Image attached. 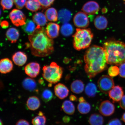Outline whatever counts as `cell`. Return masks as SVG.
<instances>
[{
    "label": "cell",
    "instance_id": "cell-32",
    "mask_svg": "<svg viewBox=\"0 0 125 125\" xmlns=\"http://www.w3.org/2000/svg\"><path fill=\"white\" fill-rule=\"evenodd\" d=\"M73 32V26L71 24L65 23L62 25L61 28V32L63 36L68 37L71 35Z\"/></svg>",
    "mask_w": 125,
    "mask_h": 125
},
{
    "label": "cell",
    "instance_id": "cell-3",
    "mask_svg": "<svg viewBox=\"0 0 125 125\" xmlns=\"http://www.w3.org/2000/svg\"><path fill=\"white\" fill-rule=\"evenodd\" d=\"M107 63L118 66L125 62V44L118 41H110L104 43Z\"/></svg>",
    "mask_w": 125,
    "mask_h": 125
},
{
    "label": "cell",
    "instance_id": "cell-10",
    "mask_svg": "<svg viewBox=\"0 0 125 125\" xmlns=\"http://www.w3.org/2000/svg\"><path fill=\"white\" fill-rule=\"evenodd\" d=\"M40 64L36 62H31L26 65L24 71L28 76L32 78L36 77L40 74Z\"/></svg>",
    "mask_w": 125,
    "mask_h": 125
},
{
    "label": "cell",
    "instance_id": "cell-20",
    "mask_svg": "<svg viewBox=\"0 0 125 125\" xmlns=\"http://www.w3.org/2000/svg\"><path fill=\"white\" fill-rule=\"evenodd\" d=\"M40 99L35 96L30 97L26 102V106L28 109L31 111L37 110L40 107Z\"/></svg>",
    "mask_w": 125,
    "mask_h": 125
},
{
    "label": "cell",
    "instance_id": "cell-42",
    "mask_svg": "<svg viewBox=\"0 0 125 125\" xmlns=\"http://www.w3.org/2000/svg\"><path fill=\"white\" fill-rule=\"evenodd\" d=\"M0 25L3 29H6L9 27V23L7 21H3L1 22Z\"/></svg>",
    "mask_w": 125,
    "mask_h": 125
},
{
    "label": "cell",
    "instance_id": "cell-37",
    "mask_svg": "<svg viewBox=\"0 0 125 125\" xmlns=\"http://www.w3.org/2000/svg\"><path fill=\"white\" fill-rule=\"evenodd\" d=\"M14 2L17 8L21 9L24 7L26 2V0H14Z\"/></svg>",
    "mask_w": 125,
    "mask_h": 125
},
{
    "label": "cell",
    "instance_id": "cell-47",
    "mask_svg": "<svg viewBox=\"0 0 125 125\" xmlns=\"http://www.w3.org/2000/svg\"><path fill=\"white\" fill-rule=\"evenodd\" d=\"M1 15V11L0 9V16Z\"/></svg>",
    "mask_w": 125,
    "mask_h": 125
},
{
    "label": "cell",
    "instance_id": "cell-7",
    "mask_svg": "<svg viewBox=\"0 0 125 125\" xmlns=\"http://www.w3.org/2000/svg\"><path fill=\"white\" fill-rule=\"evenodd\" d=\"M9 18L13 24L17 27L25 24L26 17L21 10L14 9L9 14Z\"/></svg>",
    "mask_w": 125,
    "mask_h": 125
},
{
    "label": "cell",
    "instance_id": "cell-18",
    "mask_svg": "<svg viewBox=\"0 0 125 125\" xmlns=\"http://www.w3.org/2000/svg\"><path fill=\"white\" fill-rule=\"evenodd\" d=\"M22 85L23 88L30 92L37 90V85L36 81L32 78H27L23 81Z\"/></svg>",
    "mask_w": 125,
    "mask_h": 125
},
{
    "label": "cell",
    "instance_id": "cell-19",
    "mask_svg": "<svg viewBox=\"0 0 125 125\" xmlns=\"http://www.w3.org/2000/svg\"><path fill=\"white\" fill-rule=\"evenodd\" d=\"M32 20L37 25V26L40 27L45 26L48 20L45 15L40 12L35 14L32 17Z\"/></svg>",
    "mask_w": 125,
    "mask_h": 125
},
{
    "label": "cell",
    "instance_id": "cell-15",
    "mask_svg": "<svg viewBox=\"0 0 125 125\" xmlns=\"http://www.w3.org/2000/svg\"><path fill=\"white\" fill-rule=\"evenodd\" d=\"M13 65L11 61L8 58H4L0 60V73L6 74L13 69Z\"/></svg>",
    "mask_w": 125,
    "mask_h": 125
},
{
    "label": "cell",
    "instance_id": "cell-49",
    "mask_svg": "<svg viewBox=\"0 0 125 125\" xmlns=\"http://www.w3.org/2000/svg\"><path fill=\"white\" fill-rule=\"evenodd\" d=\"M124 1H125V0H124Z\"/></svg>",
    "mask_w": 125,
    "mask_h": 125
},
{
    "label": "cell",
    "instance_id": "cell-44",
    "mask_svg": "<svg viewBox=\"0 0 125 125\" xmlns=\"http://www.w3.org/2000/svg\"><path fill=\"white\" fill-rule=\"evenodd\" d=\"M70 99L72 101H77V98L74 95H71L70 96Z\"/></svg>",
    "mask_w": 125,
    "mask_h": 125
},
{
    "label": "cell",
    "instance_id": "cell-12",
    "mask_svg": "<svg viewBox=\"0 0 125 125\" xmlns=\"http://www.w3.org/2000/svg\"><path fill=\"white\" fill-rule=\"evenodd\" d=\"M109 96L113 103L118 102L120 101L124 95L122 87L119 85L114 86L109 92Z\"/></svg>",
    "mask_w": 125,
    "mask_h": 125
},
{
    "label": "cell",
    "instance_id": "cell-34",
    "mask_svg": "<svg viewBox=\"0 0 125 125\" xmlns=\"http://www.w3.org/2000/svg\"><path fill=\"white\" fill-rule=\"evenodd\" d=\"M13 0H1L0 4L3 10L11 9L13 5Z\"/></svg>",
    "mask_w": 125,
    "mask_h": 125
},
{
    "label": "cell",
    "instance_id": "cell-46",
    "mask_svg": "<svg viewBox=\"0 0 125 125\" xmlns=\"http://www.w3.org/2000/svg\"><path fill=\"white\" fill-rule=\"evenodd\" d=\"M3 125V123L2 122V121H1V120L0 119V125Z\"/></svg>",
    "mask_w": 125,
    "mask_h": 125
},
{
    "label": "cell",
    "instance_id": "cell-14",
    "mask_svg": "<svg viewBox=\"0 0 125 125\" xmlns=\"http://www.w3.org/2000/svg\"><path fill=\"white\" fill-rule=\"evenodd\" d=\"M54 91L56 96L61 99L67 97L69 93V90L66 86L60 83L55 86Z\"/></svg>",
    "mask_w": 125,
    "mask_h": 125
},
{
    "label": "cell",
    "instance_id": "cell-38",
    "mask_svg": "<svg viewBox=\"0 0 125 125\" xmlns=\"http://www.w3.org/2000/svg\"><path fill=\"white\" fill-rule=\"evenodd\" d=\"M119 71L120 76L122 78H125V62L120 65Z\"/></svg>",
    "mask_w": 125,
    "mask_h": 125
},
{
    "label": "cell",
    "instance_id": "cell-45",
    "mask_svg": "<svg viewBox=\"0 0 125 125\" xmlns=\"http://www.w3.org/2000/svg\"><path fill=\"white\" fill-rule=\"evenodd\" d=\"M122 119L123 121L125 123V112L123 114Z\"/></svg>",
    "mask_w": 125,
    "mask_h": 125
},
{
    "label": "cell",
    "instance_id": "cell-16",
    "mask_svg": "<svg viewBox=\"0 0 125 125\" xmlns=\"http://www.w3.org/2000/svg\"><path fill=\"white\" fill-rule=\"evenodd\" d=\"M27 55L22 52L18 51L15 53L12 56V60L16 65L21 66L27 62Z\"/></svg>",
    "mask_w": 125,
    "mask_h": 125
},
{
    "label": "cell",
    "instance_id": "cell-13",
    "mask_svg": "<svg viewBox=\"0 0 125 125\" xmlns=\"http://www.w3.org/2000/svg\"><path fill=\"white\" fill-rule=\"evenodd\" d=\"M60 26L58 24L51 22L47 25L46 31L47 35L50 38L54 39L57 38L59 35Z\"/></svg>",
    "mask_w": 125,
    "mask_h": 125
},
{
    "label": "cell",
    "instance_id": "cell-17",
    "mask_svg": "<svg viewBox=\"0 0 125 125\" xmlns=\"http://www.w3.org/2000/svg\"><path fill=\"white\" fill-rule=\"evenodd\" d=\"M79 104L77 108L79 112L82 114H86L90 112L91 109V106L89 103L85 101L83 97L79 98Z\"/></svg>",
    "mask_w": 125,
    "mask_h": 125
},
{
    "label": "cell",
    "instance_id": "cell-29",
    "mask_svg": "<svg viewBox=\"0 0 125 125\" xmlns=\"http://www.w3.org/2000/svg\"><path fill=\"white\" fill-rule=\"evenodd\" d=\"M62 107L63 111L68 115H72L74 113L75 106L70 101L66 100L64 101Z\"/></svg>",
    "mask_w": 125,
    "mask_h": 125
},
{
    "label": "cell",
    "instance_id": "cell-36",
    "mask_svg": "<svg viewBox=\"0 0 125 125\" xmlns=\"http://www.w3.org/2000/svg\"><path fill=\"white\" fill-rule=\"evenodd\" d=\"M43 9L48 8L52 5L55 0H38Z\"/></svg>",
    "mask_w": 125,
    "mask_h": 125
},
{
    "label": "cell",
    "instance_id": "cell-25",
    "mask_svg": "<svg viewBox=\"0 0 125 125\" xmlns=\"http://www.w3.org/2000/svg\"><path fill=\"white\" fill-rule=\"evenodd\" d=\"M35 23L32 20L27 19L25 24L22 26V29L24 32L28 35L32 34L36 29Z\"/></svg>",
    "mask_w": 125,
    "mask_h": 125
},
{
    "label": "cell",
    "instance_id": "cell-26",
    "mask_svg": "<svg viewBox=\"0 0 125 125\" xmlns=\"http://www.w3.org/2000/svg\"><path fill=\"white\" fill-rule=\"evenodd\" d=\"M45 15L47 19L49 21L55 22L58 19V13L54 8H50L47 9Z\"/></svg>",
    "mask_w": 125,
    "mask_h": 125
},
{
    "label": "cell",
    "instance_id": "cell-11",
    "mask_svg": "<svg viewBox=\"0 0 125 125\" xmlns=\"http://www.w3.org/2000/svg\"><path fill=\"white\" fill-rule=\"evenodd\" d=\"M99 9V6L97 2L94 1H90L84 4L82 10L87 14L93 15L97 13Z\"/></svg>",
    "mask_w": 125,
    "mask_h": 125
},
{
    "label": "cell",
    "instance_id": "cell-33",
    "mask_svg": "<svg viewBox=\"0 0 125 125\" xmlns=\"http://www.w3.org/2000/svg\"><path fill=\"white\" fill-rule=\"evenodd\" d=\"M53 97V95L52 92L48 89L44 90L42 93V99L45 102H48L51 101Z\"/></svg>",
    "mask_w": 125,
    "mask_h": 125
},
{
    "label": "cell",
    "instance_id": "cell-48",
    "mask_svg": "<svg viewBox=\"0 0 125 125\" xmlns=\"http://www.w3.org/2000/svg\"><path fill=\"white\" fill-rule=\"evenodd\" d=\"M0 21H1L0 20V25L1 23V22Z\"/></svg>",
    "mask_w": 125,
    "mask_h": 125
},
{
    "label": "cell",
    "instance_id": "cell-35",
    "mask_svg": "<svg viewBox=\"0 0 125 125\" xmlns=\"http://www.w3.org/2000/svg\"><path fill=\"white\" fill-rule=\"evenodd\" d=\"M119 68L117 65L110 66L108 69V73L111 77H115L119 74Z\"/></svg>",
    "mask_w": 125,
    "mask_h": 125
},
{
    "label": "cell",
    "instance_id": "cell-9",
    "mask_svg": "<svg viewBox=\"0 0 125 125\" xmlns=\"http://www.w3.org/2000/svg\"><path fill=\"white\" fill-rule=\"evenodd\" d=\"M115 109V106L112 103L108 100H106L101 103L99 108V112L104 116H109L114 113Z\"/></svg>",
    "mask_w": 125,
    "mask_h": 125
},
{
    "label": "cell",
    "instance_id": "cell-40",
    "mask_svg": "<svg viewBox=\"0 0 125 125\" xmlns=\"http://www.w3.org/2000/svg\"><path fill=\"white\" fill-rule=\"evenodd\" d=\"M16 125H30V123L29 122L24 119H20L17 122Z\"/></svg>",
    "mask_w": 125,
    "mask_h": 125
},
{
    "label": "cell",
    "instance_id": "cell-23",
    "mask_svg": "<svg viewBox=\"0 0 125 125\" xmlns=\"http://www.w3.org/2000/svg\"><path fill=\"white\" fill-rule=\"evenodd\" d=\"M71 12L68 9H62L58 12V19L62 23H68L71 20Z\"/></svg>",
    "mask_w": 125,
    "mask_h": 125
},
{
    "label": "cell",
    "instance_id": "cell-43",
    "mask_svg": "<svg viewBox=\"0 0 125 125\" xmlns=\"http://www.w3.org/2000/svg\"><path fill=\"white\" fill-rule=\"evenodd\" d=\"M70 118L69 116H65L62 118V121L64 123H68L70 121Z\"/></svg>",
    "mask_w": 125,
    "mask_h": 125
},
{
    "label": "cell",
    "instance_id": "cell-21",
    "mask_svg": "<svg viewBox=\"0 0 125 125\" xmlns=\"http://www.w3.org/2000/svg\"><path fill=\"white\" fill-rule=\"evenodd\" d=\"M6 36L8 40L12 43L16 42L20 36L18 31L14 28H11L8 30L6 33Z\"/></svg>",
    "mask_w": 125,
    "mask_h": 125
},
{
    "label": "cell",
    "instance_id": "cell-22",
    "mask_svg": "<svg viewBox=\"0 0 125 125\" xmlns=\"http://www.w3.org/2000/svg\"><path fill=\"white\" fill-rule=\"evenodd\" d=\"M94 25L97 29L103 30L107 28L108 24L107 20L103 16H98L94 20Z\"/></svg>",
    "mask_w": 125,
    "mask_h": 125
},
{
    "label": "cell",
    "instance_id": "cell-28",
    "mask_svg": "<svg viewBox=\"0 0 125 125\" xmlns=\"http://www.w3.org/2000/svg\"><path fill=\"white\" fill-rule=\"evenodd\" d=\"M89 123L92 125H101L104 124L103 117L99 114H94L90 115L89 119Z\"/></svg>",
    "mask_w": 125,
    "mask_h": 125
},
{
    "label": "cell",
    "instance_id": "cell-30",
    "mask_svg": "<svg viewBox=\"0 0 125 125\" xmlns=\"http://www.w3.org/2000/svg\"><path fill=\"white\" fill-rule=\"evenodd\" d=\"M41 6L38 0H28L26 1V7L31 11L35 12L40 9Z\"/></svg>",
    "mask_w": 125,
    "mask_h": 125
},
{
    "label": "cell",
    "instance_id": "cell-27",
    "mask_svg": "<svg viewBox=\"0 0 125 125\" xmlns=\"http://www.w3.org/2000/svg\"><path fill=\"white\" fill-rule=\"evenodd\" d=\"M85 91L86 94L89 97H94L97 93V87L94 83H90L86 86Z\"/></svg>",
    "mask_w": 125,
    "mask_h": 125
},
{
    "label": "cell",
    "instance_id": "cell-1",
    "mask_svg": "<svg viewBox=\"0 0 125 125\" xmlns=\"http://www.w3.org/2000/svg\"><path fill=\"white\" fill-rule=\"evenodd\" d=\"M84 60L85 71L90 79L94 77L107 68L105 51L101 47L93 45L90 47L86 51Z\"/></svg>",
    "mask_w": 125,
    "mask_h": 125
},
{
    "label": "cell",
    "instance_id": "cell-4",
    "mask_svg": "<svg viewBox=\"0 0 125 125\" xmlns=\"http://www.w3.org/2000/svg\"><path fill=\"white\" fill-rule=\"evenodd\" d=\"M93 35L90 29H76V31L73 36V46L77 51L89 47L93 38Z\"/></svg>",
    "mask_w": 125,
    "mask_h": 125
},
{
    "label": "cell",
    "instance_id": "cell-24",
    "mask_svg": "<svg viewBox=\"0 0 125 125\" xmlns=\"http://www.w3.org/2000/svg\"><path fill=\"white\" fill-rule=\"evenodd\" d=\"M84 89L83 82L79 80H76L72 83L71 85V91L76 94H79L82 93Z\"/></svg>",
    "mask_w": 125,
    "mask_h": 125
},
{
    "label": "cell",
    "instance_id": "cell-2",
    "mask_svg": "<svg viewBox=\"0 0 125 125\" xmlns=\"http://www.w3.org/2000/svg\"><path fill=\"white\" fill-rule=\"evenodd\" d=\"M29 46L33 55L44 57L50 55L54 51V42L47 35L46 30L37 26L32 34L29 35Z\"/></svg>",
    "mask_w": 125,
    "mask_h": 125
},
{
    "label": "cell",
    "instance_id": "cell-41",
    "mask_svg": "<svg viewBox=\"0 0 125 125\" xmlns=\"http://www.w3.org/2000/svg\"><path fill=\"white\" fill-rule=\"evenodd\" d=\"M120 105L121 108L125 110V95L123 96L120 100Z\"/></svg>",
    "mask_w": 125,
    "mask_h": 125
},
{
    "label": "cell",
    "instance_id": "cell-5",
    "mask_svg": "<svg viewBox=\"0 0 125 125\" xmlns=\"http://www.w3.org/2000/svg\"><path fill=\"white\" fill-rule=\"evenodd\" d=\"M42 76L50 83L55 84L61 79L63 70L56 62H52L49 65L43 67Z\"/></svg>",
    "mask_w": 125,
    "mask_h": 125
},
{
    "label": "cell",
    "instance_id": "cell-6",
    "mask_svg": "<svg viewBox=\"0 0 125 125\" xmlns=\"http://www.w3.org/2000/svg\"><path fill=\"white\" fill-rule=\"evenodd\" d=\"M98 87L102 93L107 94L113 88L115 83L110 76L104 75L102 76L98 82Z\"/></svg>",
    "mask_w": 125,
    "mask_h": 125
},
{
    "label": "cell",
    "instance_id": "cell-31",
    "mask_svg": "<svg viewBox=\"0 0 125 125\" xmlns=\"http://www.w3.org/2000/svg\"><path fill=\"white\" fill-rule=\"evenodd\" d=\"M38 116L33 119L32 121V124L34 125H44L46 123V118L42 112H39Z\"/></svg>",
    "mask_w": 125,
    "mask_h": 125
},
{
    "label": "cell",
    "instance_id": "cell-8",
    "mask_svg": "<svg viewBox=\"0 0 125 125\" xmlns=\"http://www.w3.org/2000/svg\"><path fill=\"white\" fill-rule=\"evenodd\" d=\"M73 21L76 27L80 29L86 28L89 24L88 16L83 12H78L74 16Z\"/></svg>",
    "mask_w": 125,
    "mask_h": 125
},
{
    "label": "cell",
    "instance_id": "cell-39",
    "mask_svg": "<svg viewBox=\"0 0 125 125\" xmlns=\"http://www.w3.org/2000/svg\"><path fill=\"white\" fill-rule=\"evenodd\" d=\"M109 125H122V124L120 120L118 118L113 119L110 120L108 123Z\"/></svg>",
    "mask_w": 125,
    "mask_h": 125
}]
</instances>
